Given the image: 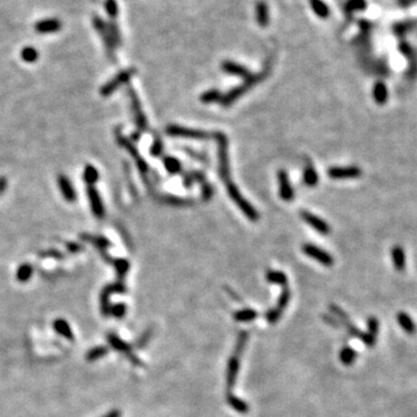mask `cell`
Listing matches in <instances>:
<instances>
[{
    "instance_id": "cell-1",
    "label": "cell",
    "mask_w": 417,
    "mask_h": 417,
    "mask_svg": "<svg viewBox=\"0 0 417 417\" xmlns=\"http://www.w3.org/2000/svg\"><path fill=\"white\" fill-rule=\"evenodd\" d=\"M247 339H248V333H247L246 330L240 332L239 336H238L234 355L230 358V360H228V364H227V373H226L227 393H232V389H233L234 385H236V380L240 369V356L242 355L243 349L246 347Z\"/></svg>"
},
{
    "instance_id": "cell-2",
    "label": "cell",
    "mask_w": 417,
    "mask_h": 417,
    "mask_svg": "<svg viewBox=\"0 0 417 417\" xmlns=\"http://www.w3.org/2000/svg\"><path fill=\"white\" fill-rule=\"evenodd\" d=\"M330 311H332V313L334 315H336V317L339 318V320L342 321L343 326H344L345 328H347L348 333L350 334L351 336H354V338H359L360 341L364 342V344H365L366 347H369V348H373V347H375L376 342H377V338H375V336H372L369 333L360 332V330L358 329L354 323L350 322V320H349V317L347 315V313H345L344 311H342L341 308L338 307V306L330 305Z\"/></svg>"
},
{
    "instance_id": "cell-3",
    "label": "cell",
    "mask_w": 417,
    "mask_h": 417,
    "mask_svg": "<svg viewBox=\"0 0 417 417\" xmlns=\"http://www.w3.org/2000/svg\"><path fill=\"white\" fill-rule=\"evenodd\" d=\"M265 74H267V71H263L262 73H258V76H250L248 79H246V81L243 85L239 86V87L233 88L232 91L228 92L226 95H224V97L220 99V103L222 106H228V104H231L232 102L236 100V99L241 97V95H242L245 92L248 91L250 87H253L256 82H258L259 80L263 79Z\"/></svg>"
},
{
    "instance_id": "cell-4",
    "label": "cell",
    "mask_w": 417,
    "mask_h": 417,
    "mask_svg": "<svg viewBox=\"0 0 417 417\" xmlns=\"http://www.w3.org/2000/svg\"><path fill=\"white\" fill-rule=\"evenodd\" d=\"M225 182H226V188H227L228 195H230L231 199H233L234 202H236L237 205L239 206L241 210H242L243 213H245L247 217H248L249 219H252V220H256V219L258 218V212H256V210L253 208V206L250 205V204L247 202V200L243 199L242 196H241L239 190L237 189L236 185H234L230 181H225Z\"/></svg>"
},
{
    "instance_id": "cell-5",
    "label": "cell",
    "mask_w": 417,
    "mask_h": 417,
    "mask_svg": "<svg viewBox=\"0 0 417 417\" xmlns=\"http://www.w3.org/2000/svg\"><path fill=\"white\" fill-rule=\"evenodd\" d=\"M93 26H94L95 30L99 33V35L101 36L102 41L104 43L108 57H109L110 60H115V56H114V49H115V45H114V43L111 41L109 36V33H108L107 22L100 17V15L95 14L93 15Z\"/></svg>"
},
{
    "instance_id": "cell-6",
    "label": "cell",
    "mask_w": 417,
    "mask_h": 417,
    "mask_svg": "<svg viewBox=\"0 0 417 417\" xmlns=\"http://www.w3.org/2000/svg\"><path fill=\"white\" fill-rule=\"evenodd\" d=\"M135 73H136V69H128V70L122 71V72H119L115 78L109 80L103 87H101L100 94L102 97H109V95L113 94V93L119 87V86H122L123 83L128 82L129 80L134 77Z\"/></svg>"
},
{
    "instance_id": "cell-7",
    "label": "cell",
    "mask_w": 417,
    "mask_h": 417,
    "mask_svg": "<svg viewBox=\"0 0 417 417\" xmlns=\"http://www.w3.org/2000/svg\"><path fill=\"white\" fill-rule=\"evenodd\" d=\"M289 301H290V291L285 285V286H283V292H282V295H280L279 299H278L276 307L273 308V310H270L269 312H267V314H265V319H267L269 323H275L280 319V317H282V313L284 312V310L286 308V306H287V304H289Z\"/></svg>"
},
{
    "instance_id": "cell-8",
    "label": "cell",
    "mask_w": 417,
    "mask_h": 417,
    "mask_svg": "<svg viewBox=\"0 0 417 417\" xmlns=\"http://www.w3.org/2000/svg\"><path fill=\"white\" fill-rule=\"evenodd\" d=\"M361 174V171L357 166L349 167H332L328 171L330 179L334 180H348V179H357Z\"/></svg>"
},
{
    "instance_id": "cell-9",
    "label": "cell",
    "mask_w": 417,
    "mask_h": 417,
    "mask_svg": "<svg viewBox=\"0 0 417 417\" xmlns=\"http://www.w3.org/2000/svg\"><path fill=\"white\" fill-rule=\"evenodd\" d=\"M166 131L168 135L178 136V137H185V138H193V139H208L210 137L208 132L200 131V130L183 128V126H179V125H169Z\"/></svg>"
},
{
    "instance_id": "cell-10",
    "label": "cell",
    "mask_w": 417,
    "mask_h": 417,
    "mask_svg": "<svg viewBox=\"0 0 417 417\" xmlns=\"http://www.w3.org/2000/svg\"><path fill=\"white\" fill-rule=\"evenodd\" d=\"M108 341H109L110 345L114 349H116V350L125 354L126 356L130 358V361H131L134 365H137V366L143 365V363H141L140 359L136 357L135 355L131 354V347H130L128 343H125L123 339H120L119 336L115 335V334H109V335H108Z\"/></svg>"
},
{
    "instance_id": "cell-11",
    "label": "cell",
    "mask_w": 417,
    "mask_h": 417,
    "mask_svg": "<svg viewBox=\"0 0 417 417\" xmlns=\"http://www.w3.org/2000/svg\"><path fill=\"white\" fill-rule=\"evenodd\" d=\"M87 196L89 200V205H91L92 212L95 217L102 219L104 217V206L102 203L101 196L99 191L95 189L94 185H87Z\"/></svg>"
},
{
    "instance_id": "cell-12",
    "label": "cell",
    "mask_w": 417,
    "mask_h": 417,
    "mask_svg": "<svg viewBox=\"0 0 417 417\" xmlns=\"http://www.w3.org/2000/svg\"><path fill=\"white\" fill-rule=\"evenodd\" d=\"M302 250H304V253L306 255H308L310 258H314L315 261H318L319 263L326 265V267H329V265H332L334 263V259L332 256H330L328 253L324 252L319 247L314 246V245H304L302 246Z\"/></svg>"
},
{
    "instance_id": "cell-13",
    "label": "cell",
    "mask_w": 417,
    "mask_h": 417,
    "mask_svg": "<svg viewBox=\"0 0 417 417\" xmlns=\"http://www.w3.org/2000/svg\"><path fill=\"white\" fill-rule=\"evenodd\" d=\"M126 291L124 284L122 282H117L115 284H111L104 287V290L101 293V310L103 312L104 315L110 314V302H109V296L114 292L119 293H124Z\"/></svg>"
},
{
    "instance_id": "cell-14",
    "label": "cell",
    "mask_w": 417,
    "mask_h": 417,
    "mask_svg": "<svg viewBox=\"0 0 417 417\" xmlns=\"http://www.w3.org/2000/svg\"><path fill=\"white\" fill-rule=\"evenodd\" d=\"M301 218L304 219V220L307 222L308 225H310L311 227H313L314 230H317L319 233L321 234H328L329 233V226L327 225V222L322 220V219L317 217V216L312 215L311 212L308 211H301L300 213Z\"/></svg>"
},
{
    "instance_id": "cell-15",
    "label": "cell",
    "mask_w": 417,
    "mask_h": 417,
    "mask_svg": "<svg viewBox=\"0 0 417 417\" xmlns=\"http://www.w3.org/2000/svg\"><path fill=\"white\" fill-rule=\"evenodd\" d=\"M61 29V22L58 19H44L35 24V30L40 34L57 33Z\"/></svg>"
},
{
    "instance_id": "cell-16",
    "label": "cell",
    "mask_w": 417,
    "mask_h": 417,
    "mask_svg": "<svg viewBox=\"0 0 417 417\" xmlns=\"http://www.w3.org/2000/svg\"><path fill=\"white\" fill-rule=\"evenodd\" d=\"M58 185H60V193L63 195V197L67 202H74L77 199V194L74 190L72 183L69 180V178L65 175H60L58 176Z\"/></svg>"
},
{
    "instance_id": "cell-17",
    "label": "cell",
    "mask_w": 417,
    "mask_h": 417,
    "mask_svg": "<svg viewBox=\"0 0 417 417\" xmlns=\"http://www.w3.org/2000/svg\"><path fill=\"white\" fill-rule=\"evenodd\" d=\"M278 182H279V195L284 200H291L293 199V189L290 184L289 178L285 171L278 172Z\"/></svg>"
},
{
    "instance_id": "cell-18",
    "label": "cell",
    "mask_w": 417,
    "mask_h": 417,
    "mask_svg": "<svg viewBox=\"0 0 417 417\" xmlns=\"http://www.w3.org/2000/svg\"><path fill=\"white\" fill-rule=\"evenodd\" d=\"M221 67L226 73L232 74V76L240 77V78H243V79H248L249 77L252 76L249 71L247 70L245 66H242V65L238 63H234V61H230V60L224 61L221 65Z\"/></svg>"
},
{
    "instance_id": "cell-19",
    "label": "cell",
    "mask_w": 417,
    "mask_h": 417,
    "mask_svg": "<svg viewBox=\"0 0 417 417\" xmlns=\"http://www.w3.org/2000/svg\"><path fill=\"white\" fill-rule=\"evenodd\" d=\"M397 321L408 335H414L416 333V324L410 318V315L406 312H398L397 314Z\"/></svg>"
},
{
    "instance_id": "cell-20",
    "label": "cell",
    "mask_w": 417,
    "mask_h": 417,
    "mask_svg": "<svg viewBox=\"0 0 417 417\" xmlns=\"http://www.w3.org/2000/svg\"><path fill=\"white\" fill-rule=\"evenodd\" d=\"M392 258H393V264L397 271H403L406 268V255L404 250L401 246H395L392 249Z\"/></svg>"
},
{
    "instance_id": "cell-21",
    "label": "cell",
    "mask_w": 417,
    "mask_h": 417,
    "mask_svg": "<svg viewBox=\"0 0 417 417\" xmlns=\"http://www.w3.org/2000/svg\"><path fill=\"white\" fill-rule=\"evenodd\" d=\"M256 21L259 26L267 27L269 23V8L264 1H258L256 4Z\"/></svg>"
},
{
    "instance_id": "cell-22",
    "label": "cell",
    "mask_w": 417,
    "mask_h": 417,
    "mask_svg": "<svg viewBox=\"0 0 417 417\" xmlns=\"http://www.w3.org/2000/svg\"><path fill=\"white\" fill-rule=\"evenodd\" d=\"M226 401L227 403L238 413L246 414L248 412V404H247L243 400H241V398L236 397V395H233V393H226Z\"/></svg>"
},
{
    "instance_id": "cell-23",
    "label": "cell",
    "mask_w": 417,
    "mask_h": 417,
    "mask_svg": "<svg viewBox=\"0 0 417 417\" xmlns=\"http://www.w3.org/2000/svg\"><path fill=\"white\" fill-rule=\"evenodd\" d=\"M373 98L378 104H385L388 99V89L382 81H378L373 88Z\"/></svg>"
},
{
    "instance_id": "cell-24",
    "label": "cell",
    "mask_w": 417,
    "mask_h": 417,
    "mask_svg": "<svg viewBox=\"0 0 417 417\" xmlns=\"http://www.w3.org/2000/svg\"><path fill=\"white\" fill-rule=\"evenodd\" d=\"M54 329L60 335L63 336V338L70 339V341H72L74 338V335L72 333V329H71V327L69 326V323L66 322V321L63 319H58L56 320L54 322Z\"/></svg>"
},
{
    "instance_id": "cell-25",
    "label": "cell",
    "mask_w": 417,
    "mask_h": 417,
    "mask_svg": "<svg viewBox=\"0 0 417 417\" xmlns=\"http://www.w3.org/2000/svg\"><path fill=\"white\" fill-rule=\"evenodd\" d=\"M310 4L313 12L318 17H320L321 19H327L329 17L330 9L328 5L323 2L322 0H310Z\"/></svg>"
},
{
    "instance_id": "cell-26",
    "label": "cell",
    "mask_w": 417,
    "mask_h": 417,
    "mask_svg": "<svg viewBox=\"0 0 417 417\" xmlns=\"http://www.w3.org/2000/svg\"><path fill=\"white\" fill-rule=\"evenodd\" d=\"M356 358L357 352L351 347H344L341 350V352H339V360H341V363L345 366L352 365V364L355 363V360H356Z\"/></svg>"
},
{
    "instance_id": "cell-27",
    "label": "cell",
    "mask_w": 417,
    "mask_h": 417,
    "mask_svg": "<svg viewBox=\"0 0 417 417\" xmlns=\"http://www.w3.org/2000/svg\"><path fill=\"white\" fill-rule=\"evenodd\" d=\"M107 26H108V33H109L111 41H113L115 48H117V46L122 44V39H120V32H119V24H117L114 20H110L109 22H107Z\"/></svg>"
},
{
    "instance_id": "cell-28",
    "label": "cell",
    "mask_w": 417,
    "mask_h": 417,
    "mask_svg": "<svg viewBox=\"0 0 417 417\" xmlns=\"http://www.w3.org/2000/svg\"><path fill=\"white\" fill-rule=\"evenodd\" d=\"M83 180L87 185H94L99 180V172L94 166L87 165L83 171Z\"/></svg>"
},
{
    "instance_id": "cell-29",
    "label": "cell",
    "mask_w": 417,
    "mask_h": 417,
    "mask_svg": "<svg viewBox=\"0 0 417 417\" xmlns=\"http://www.w3.org/2000/svg\"><path fill=\"white\" fill-rule=\"evenodd\" d=\"M33 275V267L28 263H23L19 267L17 271V279L21 283H26Z\"/></svg>"
},
{
    "instance_id": "cell-30",
    "label": "cell",
    "mask_w": 417,
    "mask_h": 417,
    "mask_svg": "<svg viewBox=\"0 0 417 417\" xmlns=\"http://www.w3.org/2000/svg\"><path fill=\"white\" fill-rule=\"evenodd\" d=\"M258 317V313L254 310H250V308H245V310L238 311L234 314V320L238 322H248V321L254 320Z\"/></svg>"
},
{
    "instance_id": "cell-31",
    "label": "cell",
    "mask_w": 417,
    "mask_h": 417,
    "mask_svg": "<svg viewBox=\"0 0 417 417\" xmlns=\"http://www.w3.org/2000/svg\"><path fill=\"white\" fill-rule=\"evenodd\" d=\"M318 180H319V176H318V173L313 168V167H312L311 165L306 167L305 172H304V182L305 183L307 184L308 187H314V185L318 183Z\"/></svg>"
},
{
    "instance_id": "cell-32",
    "label": "cell",
    "mask_w": 417,
    "mask_h": 417,
    "mask_svg": "<svg viewBox=\"0 0 417 417\" xmlns=\"http://www.w3.org/2000/svg\"><path fill=\"white\" fill-rule=\"evenodd\" d=\"M267 280L270 283L278 284V285L282 286H285L287 283L286 276L283 273H280V271H268Z\"/></svg>"
},
{
    "instance_id": "cell-33",
    "label": "cell",
    "mask_w": 417,
    "mask_h": 417,
    "mask_svg": "<svg viewBox=\"0 0 417 417\" xmlns=\"http://www.w3.org/2000/svg\"><path fill=\"white\" fill-rule=\"evenodd\" d=\"M21 58L26 61V63H34L39 60V51L33 46H26L21 51Z\"/></svg>"
},
{
    "instance_id": "cell-34",
    "label": "cell",
    "mask_w": 417,
    "mask_h": 417,
    "mask_svg": "<svg viewBox=\"0 0 417 417\" xmlns=\"http://www.w3.org/2000/svg\"><path fill=\"white\" fill-rule=\"evenodd\" d=\"M114 265H115L116 270H117V275H119V282H122L123 277L125 276V274L128 273L129 268H130V263L126 259L124 258H119L116 259V261L113 262Z\"/></svg>"
},
{
    "instance_id": "cell-35",
    "label": "cell",
    "mask_w": 417,
    "mask_h": 417,
    "mask_svg": "<svg viewBox=\"0 0 417 417\" xmlns=\"http://www.w3.org/2000/svg\"><path fill=\"white\" fill-rule=\"evenodd\" d=\"M163 165H165L166 169L172 174H176L181 171V163L178 159L173 157H166L163 159Z\"/></svg>"
},
{
    "instance_id": "cell-36",
    "label": "cell",
    "mask_w": 417,
    "mask_h": 417,
    "mask_svg": "<svg viewBox=\"0 0 417 417\" xmlns=\"http://www.w3.org/2000/svg\"><path fill=\"white\" fill-rule=\"evenodd\" d=\"M107 354H108V348L97 347V348L91 349V350L88 351V354H87V356H86V358H87V360H89V361H94V360L99 359V358L106 356Z\"/></svg>"
},
{
    "instance_id": "cell-37",
    "label": "cell",
    "mask_w": 417,
    "mask_h": 417,
    "mask_svg": "<svg viewBox=\"0 0 417 417\" xmlns=\"http://www.w3.org/2000/svg\"><path fill=\"white\" fill-rule=\"evenodd\" d=\"M220 92L217 91V89H210V91L203 93L202 95H200V101L203 102V103H211V102L218 101L220 100Z\"/></svg>"
},
{
    "instance_id": "cell-38",
    "label": "cell",
    "mask_w": 417,
    "mask_h": 417,
    "mask_svg": "<svg viewBox=\"0 0 417 417\" xmlns=\"http://www.w3.org/2000/svg\"><path fill=\"white\" fill-rule=\"evenodd\" d=\"M365 6V0H349L345 4V12L352 13L354 11H364Z\"/></svg>"
},
{
    "instance_id": "cell-39",
    "label": "cell",
    "mask_w": 417,
    "mask_h": 417,
    "mask_svg": "<svg viewBox=\"0 0 417 417\" xmlns=\"http://www.w3.org/2000/svg\"><path fill=\"white\" fill-rule=\"evenodd\" d=\"M130 93H131L132 100H134V108H135V111H136V115H137V123H138V125L140 126L141 129H144L145 128V117H144L143 114H141L140 106H139V102L137 100V97H136V95H135V92L134 91H130Z\"/></svg>"
},
{
    "instance_id": "cell-40",
    "label": "cell",
    "mask_w": 417,
    "mask_h": 417,
    "mask_svg": "<svg viewBox=\"0 0 417 417\" xmlns=\"http://www.w3.org/2000/svg\"><path fill=\"white\" fill-rule=\"evenodd\" d=\"M104 8H106L107 14L109 15L111 20H114L119 15V6H117L116 0H106L104 1Z\"/></svg>"
},
{
    "instance_id": "cell-41",
    "label": "cell",
    "mask_w": 417,
    "mask_h": 417,
    "mask_svg": "<svg viewBox=\"0 0 417 417\" xmlns=\"http://www.w3.org/2000/svg\"><path fill=\"white\" fill-rule=\"evenodd\" d=\"M367 333L377 338L379 333V321L376 317H371L367 319Z\"/></svg>"
},
{
    "instance_id": "cell-42",
    "label": "cell",
    "mask_w": 417,
    "mask_h": 417,
    "mask_svg": "<svg viewBox=\"0 0 417 417\" xmlns=\"http://www.w3.org/2000/svg\"><path fill=\"white\" fill-rule=\"evenodd\" d=\"M126 307L124 304H115L110 306V313L113 314V317L117 318V319H122L125 315Z\"/></svg>"
},
{
    "instance_id": "cell-43",
    "label": "cell",
    "mask_w": 417,
    "mask_h": 417,
    "mask_svg": "<svg viewBox=\"0 0 417 417\" xmlns=\"http://www.w3.org/2000/svg\"><path fill=\"white\" fill-rule=\"evenodd\" d=\"M161 151H162L161 141L158 140V139H157V140L154 141L152 148H151V153H152L153 156H159V154L161 153Z\"/></svg>"
},
{
    "instance_id": "cell-44",
    "label": "cell",
    "mask_w": 417,
    "mask_h": 417,
    "mask_svg": "<svg viewBox=\"0 0 417 417\" xmlns=\"http://www.w3.org/2000/svg\"><path fill=\"white\" fill-rule=\"evenodd\" d=\"M150 338H151V332L145 333L144 335L141 336V338H140V339H139V341H138L137 347H138V348H143L144 345L146 344V343L148 342V339H150Z\"/></svg>"
},
{
    "instance_id": "cell-45",
    "label": "cell",
    "mask_w": 417,
    "mask_h": 417,
    "mask_svg": "<svg viewBox=\"0 0 417 417\" xmlns=\"http://www.w3.org/2000/svg\"><path fill=\"white\" fill-rule=\"evenodd\" d=\"M120 415H122V413H120L119 409H114L108 414H106L103 417H120Z\"/></svg>"
},
{
    "instance_id": "cell-46",
    "label": "cell",
    "mask_w": 417,
    "mask_h": 417,
    "mask_svg": "<svg viewBox=\"0 0 417 417\" xmlns=\"http://www.w3.org/2000/svg\"><path fill=\"white\" fill-rule=\"evenodd\" d=\"M67 247H69V250L71 253H77L80 250V246L77 245V243H69Z\"/></svg>"
},
{
    "instance_id": "cell-47",
    "label": "cell",
    "mask_w": 417,
    "mask_h": 417,
    "mask_svg": "<svg viewBox=\"0 0 417 417\" xmlns=\"http://www.w3.org/2000/svg\"><path fill=\"white\" fill-rule=\"evenodd\" d=\"M323 320L324 321H327V322H328L329 324H332V326H334V327H336V328H338V324H336V321L334 320V318H330V317H328V315H323Z\"/></svg>"
},
{
    "instance_id": "cell-48",
    "label": "cell",
    "mask_w": 417,
    "mask_h": 417,
    "mask_svg": "<svg viewBox=\"0 0 417 417\" xmlns=\"http://www.w3.org/2000/svg\"><path fill=\"white\" fill-rule=\"evenodd\" d=\"M6 185H7V181L5 178H0V195L2 194V191L6 189Z\"/></svg>"
}]
</instances>
